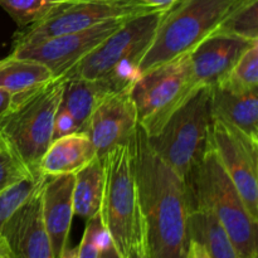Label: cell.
<instances>
[{"label": "cell", "instance_id": "obj_1", "mask_svg": "<svg viewBox=\"0 0 258 258\" xmlns=\"http://www.w3.org/2000/svg\"><path fill=\"white\" fill-rule=\"evenodd\" d=\"M131 144L149 257L186 258L190 239L185 179L151 149L140 126Z\"/></svg>", "mask_w": 258, "mask_h": 258}, {"label": "cell", "instance_id": "obj_2", "mask_svg": "<svg viewBox=\"0 0 258 258\" xmlns=\"http://www.w3.org/2000/svg\"><path fill=\"white\" fill-rule=\"evenodd\" d=\"M184 179L189 202L202 204L216 214L239 258H257L258 221L251 216L238 189L209 146Z\"/></svg>", "mask_w": 258, "mask_h": 258}, {"label": "cell", "instance_id": "obj_3", "mask_svg": "<svg viewBox=\"0 0 258 258\" xmlns=\"http://www.w3.org/2000/svg\"><path fill=\"white\" fill-rule=\"evenodd\" d=\"M165 10H153L127 19L62 77L105 80L113 90L131 87L140 76V60L150 47Z\"/></svg>", "mask_w": 258, "mask_h": 258}, {"label": "cell", "instance_id": "obj_4", "mask_svg": "<svg viewBox=\"0 0 258 258\" xmlns=\"http://www.w3.org/2000/svg\"><path fill=\"white\" fill-rule=\"evenodd\" d=\"M251 0H176L165 10L139 73L189 53Z\"/></svg>", "mask_w": 258, "mask_h": 258}, {"label": "cell", "instance_id": "obj_5", "mask_svg": "<svg viewBox=\"0 0 258 258\" xmlns=\"http://www.w3.org/2000/svg\"><path fill=\"white\" fill-rule=\"evenodd\" d=\"M102 161L103 191L98 217L120 257L126 258L130 247L145 237L131 140L108 151Z\"/></svg>", "mask_w": 258, "mask_h": 258}, {"label": "cell", "instance_id": "obj_6", "mask_svg": "<svg viewBox=\"0 0 258 258\" xmlns=\"http://www.w3.org/2000/svg\"><path fill=\"white\" fill-rule=\"evenodd\" d=\"M62 76L14 95L10 107L0 118V136L9 144L30 171L39 163L53 140L55 113L62 100Z\"/></svg>", "mask_w": 258, "mask_h": 258}, {"label": "cell", "instance_id": "obj_7", "mask_svg": "<svg viewBox=\"0 0 258 258\" xmlns=\"http://www.w3.org/2000/svg\"><path fill=\"white\" fill-rule=\"evenodd\" d=\"M189 53L141 73L131 86L139 126L148 138L160 133L169 118L199 87Z\"/></svg>", "mask_w": 258, "mask_h": 258}, {"label": "cell", "instance_id": "obj_8", "mask_svg": "<svg viewBox=\"0 0 258 258\" xmlns=\"http://www.w3.org/2000/svg\"><path fill=\"white\" fill-rule=\"evenodd\" d=\"M211 86H199L174 112L160 133L148 138L151 149L185 178L209 146Z\"/></svg>", "mask_w": 258, "mask_h": 258}, {"label": "cell", "instance_id": "obj_9", "mask_svg": "<svg viewBox=\"0 0 258 258\" xmlns=\"http://www.w3.org/2000/svg\"><path fill=\"white\" fill-rule=\"evenodd\" d=\"M139 0H70L34 24L14 35V45L37 42L55 35L80 32L113 19H127L153 12Z\"/></svg>", "mask_w": 258, "mask_h": 258}, {"label": "cell", "instance_id": "obj_10", "mask_svg": "<svg viewBox=\"0 0 258 258\" xmlns=\"http://www.w3.org/2000/svg\"><path fill=\"white\" fill-rule=\"evenodd\" d=\"M209 148L238 189L251 216L258 221V140L212 117Z\"/></svg>", "mask_w": 258, "mask_h": 258}, {"label": "cell", "instance_id": "obj_11", "mask_svg": "<svg viewBox=\"0 0 258 258\" xmlns=\"http://www.w3.org/2000/svg\"><path fill=\"white\" fill-rule=\"evenodd\" d=\"M127 19L108 20L80 32L14 45L10 54L42 63L52 71L55 77H59L92 52L108 35L116 32Z\"/></svg>", "mask_w": 258, "mask_h": 258}, {"label": "cell", "instance_id": "obj_12", "mask_svg": "<svg viewBox=\"0 0 258 258\" xmlns=\"http://www.w3.org/2000/svg\"><path fill=\"white\" fill-rule=\"evenodd\" d=\"M139 127L131 87L108 92L101 98L85 127L96 153L102 159L117 145L127 144Z\"/></svg>", "mask_w": 258, "mask_h": 258}, {"label": "cell", "instance_id": "obj_13", "mask_svg": "<svg viewBox=\"0 0 258 258\" xmlns=\"http://www.w3.org/2000/svg\"><path fill=\"white\" fill-rule=\"evenodd\" d=\"M43 184L44 181L18 207L0 229V239L12 258H55L43 222Z\"/></svg>", "mask_w": 258, "mask_h": 258}, {"label": "cell", "instance_id": "obj_14", "mask_svg": "<svg viewBox=\"0 0 258 258\" xmlns=\"http://www.w3.org/2000/svg\"><path fill=\"white\" fill-rule=\"evenodd\" d=\"M257 40L221 30L204 38L189 52L198 85L214 86L222 82L239 57Z\"/></svg>", "mask_w": 258, "mask_h": 258}, {"label": "cell", "instance_id": "obj_15", "mask_svg": "<svg viewBox=\"0 0 258 258\" xmlns=\"http://www.w3.org/2000/svg\"><path fill=\"white\" fill-rule=\"evenodd\" d=\"M75 175L45 178L42 194V216L45 231L55 258H59L67 246L73 216Z\"/></svg>", "mask_w": 258, "mask_h": 258}, {"label": "cell", "instance_id": "obj_16", "mask_svg": "<svg viewBox=\"0 0 258 258\" xmlns=\"http://www.w3.org/2000/svg\"><path fill=\"white\" fill-rule=\"evenodd\" d=\"M97 158L92 141L85 131H76L54 139L39 163L38 171L44 178L75 175Z\"/></svg>", "mask_w": 258, "mask_h": 258}, {"label": "cell", "instance_id": "obj_17", "mask_svg": "<svg viewBox=\"0 0 258 258\" xmlns=\"http://www.w3.org/2000/svg\"><path fill=\"white\" fill-rule=\"evenodd\" d=\"M212 117L219 118L258 140V91L237 93L211 86Z\"/></svg>", "mask_w": 258, "mask_h": 258}, {"label": "cell", "instance_id": "obj_18", "mask_svg": "<svg viewBox=\"0 0 258 258\" xmlns=\"http://www.w3.org/2000/svg\"><path fill=\"white\" fill-rule=\"evenodd\" d=\"M189 239L201 244L212 258H239L216 214L202 204L189 202Z\"/></svg>", "mask_w": 258, "mask_h": 258}, {"label": "cell", "instance_id": "obj_19", "mask_svg": "<svg viewBox=\"0 0 258 258\" xmlns=\"http://www.w3.org/2000/svg\"><path fill=\"white\" fill-rule=\"evenodd\" d=\"M112 91L117 90H113L110 83L105 80L64 78L60 106H63L72 115L80 131H83L88 118L92 115L101 98Z\"/></svg>", "mask_w": 258, "mask_h": 258}, {"label": "cell", "instance_id": "obj_20", "mask_svg": "<svg viewBox=\"0 0 258 258\" xmlns=\"http://www.w3.org/2000/svg\"><path fill=\"white\" fill-rule=\"evenodd\" d=\"M103 191V161L93 159L75 174L73 184V212L75 216L90 221L100 213Z\"/></svg>", "mask_w": 258, "mask_h": 258}, {"label": "cell", "instance_id": "obj_21", "mask_svg": "<svg viewBox=\"0 0 258 258\" xmlns=\"http://www.w3.org/2000/svg\"><path fill=\"white\" fill-rule=\"evenodd\" d=\"M55 76L44 64L9 54L0 59V90L17 95L38 87Z\"/></svg>", "mask_w": 258, "mask_h": 258}, {"label": "cell", "instance_id": "obj_22", "mask_svg": "<svg viewBox=\"0 0 258 258\" xmlns=\"http://www.w3.org/2000/svg\"><path fill=\"white\" fill-rule=\"evenodd\" d=\"M214 86L237 93L258 91V40L239 57L226 78Z\"/></svg>", "mask_w": 258, "mask_h": 258}, {"label": "cell", "instance_id": "obj_23", "mask_svg": "<svg viewBox=\"0 0 258 258\" xmlns=\"http://www.w3.org/2000/svg\"><path fill=\"white\" fill-rule=\"evenodd\" d=\"M70 0H0V7L20 29L47 17L52 10Z\"/></svg>", "mask_w": 258, "mask_h": 258}, {"label": "cell", "instance_id": "obj_24", "mask_svg": "<svg viewBox=\"0 0 258 258\" xmlns=\"http://www.w3.org/2000/svg\"><path fill=\"white\" fill-rule=\"evenodd\" d=\"M44 179L40 173H34L29 178L14 184L0 193V229L9 217L17 211L18 207L44 181Z\"/></svg>", "mask_w": 258, "mask_h": 258}, {"label": "cell", "instance_id": "obj_25", "mask_svg": "<svg viewBox=\"0 0 258 258\" xmlns=\"http://www.w3.org/2000/svg\"><path fill=\"white\" fill-rule=\"evenodd\" d=\"M34 173L37 171H30L9 144L0 136V193Z\"/></svg>", "mask_w": 258, "mask_h": 258}, {"label": "cell", "instance_id": "obj_26", "mask_svg": "<svg viewBox=\"0 0 258 258\" xmlns=\"http://www.w3.org/2000/svg\"><path fill=\"white\" fill-rule=\"evenodd\" d=\"M258 0H251L233 13L217 30L258 39Z\"/></svg>", "mask_w": 258, "mask_h": 258}, {"label": "cell", "instance_id": "obj_27", "mask_svg": "<svg viewBox=\"0 0 258 258\" xmlns=\"http://www.w3.org/2000/svg\"><path fill=\"white\" fill-rule=\"evenodd\" d=\"M107 238L108 237L106 236L101 224L100 217L91 218L90 221H87L81 243L78 244V258L100 257L101 249Z\"/></svg>", "mask_w": 258, "mask_h": 258}, {"label": "cell", "instance_id": "obj_28", "mask_svg": "<svg viewBox=\"0 0 258 258\" xmlns=\"http://www.w3.org/2000/svg\"><path fill=\"white\" fill-rule=\"evenodd\" d=\"M76 131H80L77 122L72 117V115L59 103V107L55 113L54 126H53V140L60 138V136L76 133Z\"/></svg>", "mask_w": 258, "mask_h": 258}, {"label": "cell", "instance_id": "obj_29", "mask_svg": "<svg viewBox=\"0 0 258 258\" xmlns=\"http://www.w3.org/2000/svg\"><path fill=\"white\" fill-rule=\"evenodd\" d=\"M126 258H150L149 257V251L148 246H146L145 237L130 247Z\"/></svg>", "mask_w": 258, "mask_h": 258}, {"label": "cell", "instance_id": "obj_30", "mask_svg": "<svg viewBox=\"0 0 258 258\" xmlns=\"http://www.w3.org/2000/svg\"><path fill=\"white\" fill-rule=\"evenodd\" d=\"M186 258H212L208 254V252L203 248L199 243L197 242H191L189 244L188 254H186Z\"/></svg>", "mask_w": 258, "mask_h": 258}, {"label": "cell", "instance_id": "obj_31", "mask_svg": "<svg viewBox=\"0 0 258 258\" xmlns=\"http://www.w3.org/2000/svg\"><path fill=\"white\" fill-rule=\"evenodd\" d=\"M13 97H14L13 93L8 92V91H4V90H0V118L4 116V113L7 112L8 108L10 107V103H12Z\"/></svg>", "mask_w": 258, "mask_h": 258}, {"label": "cell", "instance_id": "obj_32", "mask_svg": "<svg viewBox=\"0 0 258 258\" xmlns=\"http://www.w3.org/2000/svg\"><path fill=\"white\" fill-rule=\"evenodd\" d=\"M143 4L148 5V7L153 8V9H161L165 10L169 9L176 0H139Z\"/></svg>", "mask_w": 258, "mask_h": 258}, {"label": "cell", "instance_id": "obj_33", "mask_svg": "<svg viewBox=\"0 0 258 258\" xmlns=\"http://www.w3.org/2000/svg\"><path fill=\"white\" fill-rule=\"evenodd\" d=\"M98 258H121L120 254H118V252L116 251L115 246H113L112 243H111L110 239H106L105 244H103L102 249H101L100 252V257Z\"/></svg>", "mask_w": 258, "mask_h": 258}, {"label": "cell", "instance_id": "obj_34", "mask_svg": "<svg viewBox=\"0 0 258 258\" xmlns=\"http://www.w3.org/2000/svg\"><path fill=\"white\" fill-rule=\"evenodd\" d=\"M59 258H78V246L77 247H64Z\"/></svg>", "mask_w": 258, "mask_h": 258}, {"label": "cell", "instance_id": "obj_35", "mask_svg": "<svg viewBox=\"0 0 258 258\" xmlns=\"http://www.w3.org/2000/svg\"><path fill=\"white\" fill-rule=\"evenodd\" d=\"M0 258H12L9 256V253H8L7 248H5L4 243H3V241L0 239Z\"/></svg>", "mask_w": 258, "mask_h": 258}, {"label": "cell", "instance_id": "obj_36", "mask_svg": "<svg viewBox=\"0 0 258 258\" xmlns=\"http://www.w3.org/2000/svg\"><path fill=\"white\" fill-rule=\"evenodd\" d=\"M257 258H258V257H257Z\"/></svg>", "mask_w": 258, "mask_h": 258}]
</instances>
